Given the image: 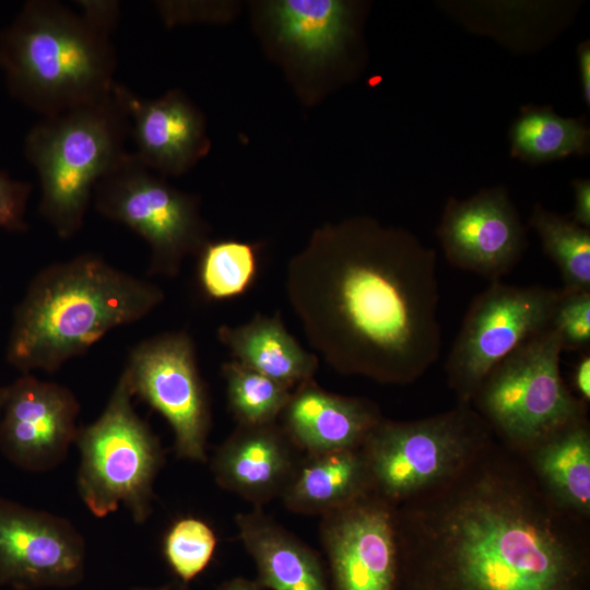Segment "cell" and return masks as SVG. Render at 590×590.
Listing matches in <instances>:
<instances>
[{"mask_svg":"<svg viewBox=\"0 0 590 590\" xmlns=\"http://www.w3.org/2000/svg\"><path fill=\"white\" fill-rule=\"evenodd\" d=\"M575 204L571 220L578 225L590 227V181L578 179L574 181Z\"/></svg>","mask_w":590,"mask_h":590,"instance_id":"obj_32","label":"cell"},{"mask_svg":"<svg viewBox=\"0 0 590 590\" xmlns=\"http://www.w3.org/2000/svg\"><path fill=\"white\" fill-rule=\"evenodd\" d=\"M33 186L27 181L11 178L0 170V228L9 232H25L26 206Z\"/></svg>","mask_w":590,"mask_h":590,"instance_id":"obj_30","label":"cell"},{"mask_svg":"<svg viewBox=\"0 0 590 590\" xmlns=\"http://www.w3.org/2000/svg\"><path fill=\"white\" fill-rule=\"evenodd\" d=\"M115 30L54 0H30L0 32V68L12 97L45 116L113 91Z\"/></svg>","mask_w":590,"mask_h":590,"instance_id":"obj_4","label":"cell"},{"mask_svg":"<svg viewBox=\"0 0 590 590\" xmlns=\"http://www.w3.org/2000/svg\"><path fill=\"white\" fill-rule=\"evenodd\" d=\"M303 455L278 422L237 425L216 448L211 470L220 487L262 508L282 497Z\"/></svg>","mask_w":590,"mask_h":590,"instance_id":"obj_18","label":"cell"},{"mask_svg":"<svg viewBox=\"0 0 590 590\" xmlns=\"http://www.w3.org/2000/svg\"><path fill=\"white\" fill-rule=\"evenodd\" d=\"M238 536L267 590H330L319 555L262 508L235 517Z\"/></svg>","mask_w":590,"mask_h":590,"instance_id":"obj_20","label":"cell"},{"mask_svg":"<svg viewBox=\"0 0 590 590\" xmlns=\"http://www.w3.org/2000/svg\"><path fill=\"white\" fill-rule=\"evenodd\" d=\"M79 413L69 388L22 374L0 387V451L24 471L54 470L75 441Z\"/></svg>","mask_w":590,"mask_h":590,"instance_id":"obj_15","label":"cell"},{"mask_svg":"<svg viewBox=\"0 0 590 590\" xmlns=\"http://www.w3.org/2000/svg\"><path fill=\"white\" fill-rule=\"evenodd\" d=\"M93 200L101 215L146 241L151 275L177 276L185 259L198 257L210 240L200 198L172 186L133 153L98 181Z\"/></svg>","mask_w":590,"mask_h":590,"instance_id":"obj_9","label":"cell"},{"mask_svg":"<svg viewBox=\"0 0 590 590\" xmlns=\"http://www.w3.org/2000/svg\"><path fill=\"white\" fill-rule=\"evenodd\" d=\"M437 236L453 267L489 282L508 274L528 244L526 228L502 188L486 189L462 201L450 199Z\"/></svg>","mask_w":590,"mask_h":590,"instance_id":"obj_16","label":"cell"},{"mask_svg":"<svg viewBox=\"0 0 590 590\" xmlns=\"http://www.w3.org/2000/svg\"><path fill=\"white\" fill-rule=\"evenodd\" d=\"M198 258L199 286L212 300L244 295L258 276V244L228 238L209 240Z\"/></svg>","mask_w":590,"mask_h":590,"instance_id":"obj_26","label":"cell"},{"mask_svg":"<svg viewBox=\"0 0 590 590\" xmlns=\"http://www.w3.org/2000/svg\"><path fill=\"white\" fill-rule=\"evenodd\" d=\"M560 290L491 282L470 304L445 362L450 390L471 403L489 371L551 327Z\"/></svg>","mask_w":590,"mask_h":590,"instance_id":"obj_10","label":"cell"},{"mask_svg":"<svg viewBox=\"0 0 590 590\" xmlns=\"http://www.w3.org/2000/svg\"><path fill=\"white\" fill-rule=\"evenodd\" d=\"M371 492L361 447L303 455L281 499L292 512L324 516Z\"/></svg>","mask_w":590,"mask_h":590,"instance_id":"obj_22","label":"cell"},{"mask_svg":"<svg viewBox=\"0 0 590 590\" xmlns=\"http://www.w3.org/2000/svg\"><path fill=\"white\" fill-rule=\"evenodd\" d=\"M130 590H174V589L170 586H161V587H154V588L134 587V588H131Z\"/></svg>","mask_w":590,"mask_h":590,"instance_id":"obj_35","label":"cell"},{"mask_svg":"<svg viewBox=\"0 0 590 590\" xmlns=\"http://www.w3.org/2000/svg\"><path fill=\"white\" fill-rule=\"evenodd\" d=\"M129 137V116L115 85L109 94L45 116L30 129L24 153L39 178L38 210L60 238L81 229L96 185L126 156Z\"/></svg>","mask_w":590,"mask_h":590,"instance_id":"obj_5","label":"cell"},{"mask_svg":"<svg viewBox=\"0 0 590 590\" xmlns=\"http://www.w3.org/2000/svg\"><path fill=\"white\" fill-rule=\"evenodd\" d=\"M280 418L297 448L315 455L359 448L384 416L374 401L330 392L310 379L293 389Z\"/></svg>","mask_w":590,"mask_h":590,"instance_id":"obj_19","label":"cell"},{"mask_svg":"<svg viewBox=\"0 0 590 590\" xmlns=\"http://www.w3.org/2000/svg\"><path fill=\"white\" fill-rule=\"evenodd\" d=\"M115 92L130 120L133 154L156 174L180 176L210 150L203 113L179 90L158 98L141 97L116 82Z\"/></svg>","mask_w":590,"mask_h":590,"instance_id":"obj_17","label":"cell"},{"mask_svg":"<svg viewBox=\"0 0 590 590\" xmlns=\"http://www.w3.org/2000/svg\"><path fill=\"white\" fill-rule=\"evenodd\" d=\"M581 88L583 99L587 104L590 103V47L589 43H583L578 49Z\"/></svg>","mask_w":590,"mask_h":590,"instance_id":"obj_33","label":"cell"},{"mask_svg":"<svg viewBox=\"0 0 590 590\" xmlns=\"http://www.w3.org/2000/svg\"><path fill=\"white\" fill-rule=\"evenodd\" d=\"M217 339L233 359L292 388L314 379L319 359L285 328L279 312L257 314L249 321L223 324Z\"/></svg>","mask_w":590,"mask_h":590,"instance_id":"obj_21","label":"cell"},{"mask_svg":"<svg viewBox=\"0 0 590 590\" xmlns=\"http://www.w3.org/2000/svg\"><path fill=\"white\" fill-rule=\"evenodd\" d=\"M330 590H397L396 506L373 492L321 517Z\"/></svg>","mask_w":590,"mask_h":590,"instance_id":"obj_14","label":"cell"},{"mask_svg":"<svg viewBox=\"0 0 590 590\" xmlns=\"http://www.w3.org/2000/svg\"><path fill=\"white\" fill-rule=\"evenodd\" d=\"M573 393L586 404L590 402V353L583 352L571 371Z\"/></svg>","mask_w":590,"mask_h":590,"instance_id":"obj_31","label":"cell"},{"mask_svg":"<svg viewBox=\"0 0 590 590\" xmlns=\"http://www.w3.org/2000/svg\"><path fill=\"white\" fill-rule=\"evenodd\" d=\"M86 544L64 517L0 496V585L69 588L85 575Z\"/></svg>","mask_w":590,"mask_h":590,"instance_id":"obj_13","label":"cell"},{"mask_svg":"<svg viewBox=\"0 0 590 590\" xmlns=\"http://www.w3.org/2000/svg\"><path fill=\"white\" fill-rule=\"evenodd\" d=\"M216 590H267L257 580L237 577L223 582Z\"/></svg>","mask_w":590,"mask_h":590,"instance_id":"obj_34","label":"cell"},{"mask_svg":"<svg viewBox=\"0 0 590 590\" xmlns=\"http://www.w3.org/2000/svg\"><path fill=\"white\" fill-rule=\"evenodd\" d=\"M256 22L269 54L283 64L306 102L343 57L353 34V11L340 0H270L257 4Z\"/></svg>","mask_w":590,"mask_h":590,"instance_id":"obj_12","label":"cell"},{"mask_svg":"<svg viewBox=\"0 0 590 590\" xmlns=\"http://www.w3.org/2000/svg\"><path fill=\"white\" fill-rule=\"evenodd\" d=\"M228 409L237 425L278 422L294 388L234 359L222 364Z\"/></svg>","mask_w":590,"mask_h":590,"instance_id":"obj_27","label":"cell"},{"mask_svg":"<svg viewBox=\"0 0 590 590\" xmlns=\"http://www.w3.org/2000/svg\"><path fill=\"white\" fill-rule=\"evenodd\" d=\"M285 276L303 331L335 371L404 386L438 359L436 253L410 232L364 216L324 224Z\"/></svg>","mask_w":590,"mask_h":590,"instance_id":"obj_2","label":"cell"},{"mask_svg":"<svg viewBox=\"0 0 590 590\" xmlns=\"http://www.w3.org/2000/svg\"><path fill=\"white\" fill-rule=\"evenodd\" d=\"M122 374L132 396L167 421L176 456L205 462L211 405L190 334L169 331L141 341L130 351Z\"/></svg>","mask_w":590,"mask_h":590,"instance_id":"obj_11","label":"cell"},{"mask_svg":"<svg viewBox=\"0 0 590 590\" xmlns=\"http://www.w3.org/2000/svg\"><path fill=\"white\" fill-rule=\"evenodd\" d=\"M511 152L531 163L583 154L589 146V129L579 120L556 115L552 109L522 110L510 129Z\"/></svg>","mask_w":590,"mask_h":590,"instance_id":"obj_24","label":"cell"},{"mask_svg":"<svg viewBox=\"0 0 590 590\" xmlns=\"http://www.w3.org/2000/svg\"><path fill=\"white\" fill-rule=\"evenodd\" d=\"M132 392L121 373L102 414L79 427V495L96 518L121 505L137 524L153 511L154 482L165 459L158 437L135 412Z\"/></svg>","mask_w":590,"mask_h":590,"instance_id":"obj_7","label":"cell"},{"mask_svg":"<svg viewBox=\"0 0 590 590\" xmlns=\"http://www.w3.org/2000/svg\"><path fill=\"white\" fill-rule=\"evenodd\" d=\"M496 437L471 403L413 421L384 417L361 446L370 489L392 506L451 481Z\"/></svg>","mask_w":590,"mask_h":590,"instance_id":"obj_6","label":"cell"},{"mask_svg":"<svg viewBox=\"0 0 590 590\" xmlns=\"http://www.w3.org/2000/svg\"><path fill=\"white\" fill-rule=\"evenodd\" d=\"M541 488L562 508L590 520V423H573L521 455Z\"/></svg>","mask_w":590,"mask_h":590,"instance_id":"obj_23","label":"cell"},{"mask_svg":"<svg viewBox=\"0 0 590 590\" xmlns=\"http://www.w3.org/2000/svg\"><path fill=\"white\" fill-rule=\"evenodd\" d=\"M551 327L558 333L563 351H589L590 292L560 290Z\"/></svg>","mask_w":590,"mask_h":590,"instance_id":"obj_29","label":"cell"},{"mask_svg":"<svg viewBox=\"0 0 590 590\" xmlns=\"http://www.w3.org/2000/svg\"><path fill=\"white\" fill-rule=\"evenodd\" d=\"M397 590H590V520L558 506L497 438L396 506Z\"/></svg>","mask_w":590,"mask_h":590,"instance_id":"obj_1","label":"cell"},{"mask_svg":"<svg viewBox=\"0 0 590 590\" xmlns=\"http://www.w3.org/2000/svg\"><path fill=\"white\" fill-rule=\"evenodd\" d=\"M165 299L149 280L82 253L43 268L15 306L7 362L22 374H52L115 328L141 320Z\"/></svg>","mask_w":590,"mask_h":590,"instance_id":"obj_3","label":"cell"},{"mask_svg":"<svg viewBox=\"0 0 590 590\" xmlns=\"http://www.w3.org/2000/svg\"><path fill=\"white\" fill-rule=\"evenodd\" d=\"M562 352L558 333L547 328L498 363L471 401L495 437L520 455L588 418V404L562 377Z\"/></svg>","mask_w":590,"mask_h":590,"instance_id":"obj_8","label":"cell"},{"mask_svg":"<svg viewBox=\"0 0 590 590\" xmlns=\"http://www.w3.org/2000/svg\"><path fill=\"white\" fill-rule=\"evenodd\" d=\"M217 546V536L205 521L182 517L168 529L163 541L164 558L182 582H190L211 563Z\"/></svg>","mask_w":590,"mask_h":590,"instance_id":"obj_28","label":"cell"},{"mask_svg":"<svg viewBox=\"0 0 590 590\" xmlns=\"http://www.w3.org/2000/svg\"><path fill=\"white\" fill-rule=\"evenodd\" d=\"M530 225L540 237L547 257L557 267L564 292H590V231L535 205Z\"/></svg>","mask_w":590,"mask_h":590,"instance_id":"obj_25","label":"cell"}]
</instances>
